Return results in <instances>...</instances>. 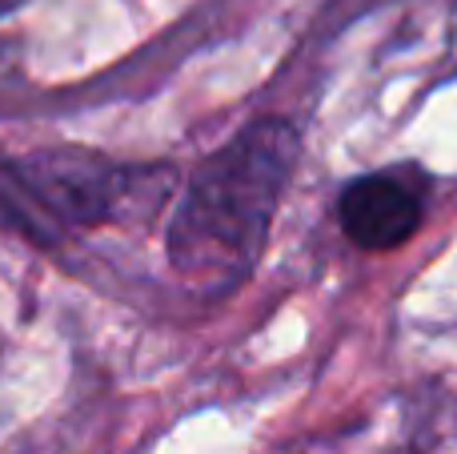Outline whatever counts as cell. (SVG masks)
<instances>
[{
    "label": "cell",
    "instance_id": "cell-1",
    "mask_svg": "<svg viewBox=\"0 0 457 454\" xmlns=\"http://www.w3.org/2000/svg\"><path fill=\"white\" fill-rule=\"evenodd\" d=\"M301 137L289 121L261 117L209 153L169 217V262L205 290H233L257 265L269 225L293 181Z\"/></svg>",
    "mask_w": 457,
    "mask_h": 454
},
{
    "label": "cell",
    "instance_id": "cell-2",
    "mask_svg": "<svg viewBox=\"0 0 457 454\" xmlns=\"http://www.w3.org/2000/svg\"><path fill=\"white\" fill-rule=\"evenodd\" d=\"M169 165H125L85 149H45L0 161V217L48 241L64 230H96L149 217L169 201Z\"/></svg>",
    "mask_w": 457,
    "mask_h": 454
},
{
    "label": "cell",
    "instance_id": "cell-3",
    "mask_svg": "<svg viewBox=\"0 0 457 454\" xmlns=\"http://www.w3.org/2000/svg\"><path fill=\"white\" fill-rule=\"evenodd\" d=\"M341 230L370 254L397 249L421 225V193L402 173H365L341 189L337 201Z\"/></svg>",
    "mask_w": 457,
    "mask_h": 454
}]
</instances>
